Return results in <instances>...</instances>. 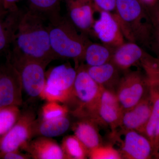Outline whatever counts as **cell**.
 I'll use <instances>...</instances> for the list:
<instances>
[{
	"instance_id": "obj_1",
	"label": "cell",
	"mask_w": 159,
	"mask_h": 159,
	"mask_svg": "<svg viewBox=\"0 0 159 159\" xmlns=\"http://www.w3.org/2000/svg\"><path fill=\"white\" fill-rule=\"evenodd\" d=\"M47 22L43 18L30 9L23 11L12 50L8 53L35 60L47 65L56 59L51 49Z\"/></svg>"
},
{
	"instance_id": "obj_2",
	"label": "cell",
	"mask_w": 159,
	"mask_h": 159,
	"mask_svg": "<svg viewBox=\"0 0 159 159\" xmlns=\"http://www.w3.org/2000/svg\"><path fill=\"white\" fill-rule=\"evenodd\" d=\"M50 44L56 59H71L77 63L83 60L87 45L85 34L78 30L67 17L60 15L48 21Z\"/></svg>"
},
{
	"instance_id": "obj_3",
	"label": "cell",
	"mask_w": 159,
	"mask_h": 159,
	"mask_svg": "<svg viewBox=\"0 0 159 159\" xmlns=\"http://www.w3.org/2000/svg\"><path fill=\"white\" fill-rule=\"evenodd\" d=\"M102 87L92 78L84 66L77 69L70 98L65 105L75 117L92 120Z\"/></svg>"
},
{
	"instance_id": "obj_4",
	"label": "cell",
	"mask_w": 159,
	"mask_h": 159,
	"mask_svg": "<svg viewBox=\"0 0 159 159\" xmlns=\"http://www.w3.org/2000/svg\"><path fill=\"white\" fill-rule=\"evenodd\" d=\"M77 69L67 64L54 67L46 73L45 85L40 98L65 104L70 98Z\"/></svg>"
},
{
	"instance_id": "obj_5",
	"label": "cell",
	"mask_w": 159,
	"mask_h": 159,
	"mask_svg": "<svg viewBox=\"0 0 159 159\" xmlns=\"http://www.w3.org/2000/svg\"><path fill=\"white\" fill-rule=\"evenodd\" d=\"M7 58L19 73L23 92L32 99L40 98L46 83L47 65L35 60L8 54Z\"/></svg>"
},
{
	"instance_id": "obj_6",
	"label": "cell",
	"mask_w": 159,
	"mask_h": 159,
	"mask_svg": "<svg viewBox=\"0 0 159 159\" xmlns=\"http://www.w3.org/2000/svg\"><path fill=\"white\" fill-rule=\"evenodd\" d=\"M116 13L124 37L129 42H142L145 37L142 6L138 0H116Z\"/></svg>"
},
{
	"instance_id": "obj_7",
	"label": "cell",
	"mask_w": 159,
	"mask_h": 159,
	"mask_svg": "<svg viewBox=\"0 0 159 159\" xmlns=\"http://www.w3.org/2000/svg\"><path fill=\"white\" fill-rule=\"evenodd\" d=\"M36 119L32 110L22 111L17 122L0 140V157L11 151L22 149L31 141Z\"/></svg>"
},
{
	"instance_id": "obj_8",
	"label": "cell",
	"mask_w": 159,
	"mask_h": 159,
	"mask_svg": "<svg viewBox=\"0 0 159 159\" xmlns=\"http://www.w3.org/2000/svg\"><path fill=\"white\" fill-rule=\"evenodd\" d=\"M148 79L140 72L130 71L121 77L116 89L117 98L123 111L133 107L145 98Z\"/></svg>"
},
{
	"instance_id": "obj_9",
	"label": "cell",
	"mask_w": 159,
	"mask_h": 159,
	"mask_svg": "<svg viewBox=\"0 0 159 159\" xmlns=\"http://www.w3.org/2000/svg\"><path fill=\"white\" fill-rule=\"evenodd\" d=\"M23 89L19 73L9 59L0 64V107L23 103Z\"/></svg>"
},
{
	"instance_id": "obj_10",
	"label": "cell",
	"mask_w": 159,
	"mask_h": 159,
	"mask_svg": "<svg viewBox=\"0 0 159 159\" xmlns=\"http://www.w3.org/2000/svg\"><path fill=\"white\" fill-rule=\"evenodd\" d=\"M123 112L116 93L102 88L95 107L92 121L95 122L99 120L102 123L109 125L114 132L120 126Z\"/></svg>"
},
{
	"instance_id": "obj_11",
	"label": "cell",
	"mask_w": 159,
	"mask_h": 159,
	"mask_svg": "<svg viewBox=\"0 0 159 159\" xmlns=\"http://www.w3.org/2000/svg\"><path fill=\"white\" fill-rule=\"evenodd\" d=\"M97 11H99V17L94 22L92 33L102 44L114 48L124 43V35L116 15L102 10Z\"/></svg>"
},
{
	"instance_id": "obj_12",
	"label": "cell",
	"mask_w": 159,
	"mask_h": 159,
	"mask_svg": "<svg viewBox=\"0 0 159 159\" xmlns=\"http://www.w3.org/2000/svg\"><path fill=\"white\" fill-rule=\"evenodd\" d=\"M68 18L81 33H92L94 13L97 10L93 0H65Z\"/></svg>"
},
{
	"instance_id": "obj_13",
	"label": "cell",
	"mask_w": 159,
	"mask_h": 159,
	"mask_svg": "<svg viewBox=\"0 0 159 159\" xmlns=\"http://www.w3.org/2000/svg\"><path fill=\"white\" fill-rule=\"evenodd\" d=\"M149 97L152 104L151 114L143 133L150 141L153 150L159 146V74L148 75Z\"/></svg>"
},
{
	"instance_id": "obj_14",
	"label": "cell",
	"mask_w": 159,
	"mask_h": 159,
	"mask_svg": "<svg viewBox=\"0 0 159 159\" xmlns=\"http://www.w3.org/2000/svg\"><path fill=\"white\" fill-rule=\"evenodd\" d=\"M152 104L150 97L144 98L129 109L123 111L120 127L126 131L134 130L143 133L151 114Z\"/></svg>"
},
{
	"instance_id": "obj_15",
	"label": "cell",
	"mask_w": 159,
	"mask_h": 159,
	"mask_svg": "<svg viewBox=\"0 0 159 159\" xmlns=\"http://www.w3.org/2000/svg\"><path fill=\"white\" fill-rule=\"evenodd\" d=\"M124 133L121 156L123 155L126 159L149 158L153 149L148 138L135 130H128Z\"/></svg>"
},
{
	"instance_id": "obj_16",
	"label": "cell",
	"mask_w": 159,
	"mask_h": 159,
	"mask_svg": "<svg viewBox=\"0 0 159 159\" xmlns=\"http://www.w3.org/2000/svg\"><path fill=\"white\" fill-rule=\"evenodd\" d=\"M33 159H66L61 146L52 138L37 137L22 148Z\"/></svg>"
},
{
	"instance_id": "obj_17",
	"label": "cell",
	"mask_w": 159,
	"mask_h": 159,
	"mask_svg": "<svg viewBox=\"0 0 159 159\" xmlns=\"http://www.w3.org/2000/svg\"><path fill=\"white\" fill-rule=\"evenodd\" d=\"M146 56L136 43L124 42L114 49L111 61L120 70L127 71Z\"/></svg>"
},
{
	"instance_id": "obj_18",
	"label": "cell",
	"mask_w": 159,
	"mask_h": 159,
	"mask_svg": "<svg viewBox=\"0 0 159 159\" xmlns=\"http://www.w3.org/2000/svg\"><path fill=\"white\" fill-rule=\"evenodd\" d=\"M23 12L18 9L0 15V54L10 51Z\"/></svg>"
},
{
	"instance_id": "obj_19",
	"label": "cell",
	"mask_w": 159,
	"mask_h": 159,
	"mask_svg": "<svg viewBox=\"0 0 159 159\" xmlns=\"http://www.w3.org/2000/svg\"><path fill=\"white\" fill-rule=\"evenodd\" d=\"M84 66L90 76L102 87L111 90L116 89L121 77L120 70L111 61L100 66Z\"/></svg>"
},
{
	"instance_id": "obj_20",
	"label": "cell",
	"mask_w": 159,
	"mask_h": 159,
	"mask_svg": "<svg viewBox=\"0 0 159 159\" xmlns=\"http://www.w3.org/2000/svg\"><path fill=\"white\" fill-rule=\"evenodd\" d=\"M70 126V121L67 116L50 120L37 118L33 129V138L59 136L67 131Z\"/></svg>"
},
{
	"instance_id": "obj_21",
	"label": "cell",
	"mask_w": 159,
	"mask_h": 159,
	"mask_svg": "<svg viewBox=\"0 0 159 159\" xmlns=\"http://www.w3.org/2000/svg\"><path fill=\"white\" fill-rule=\"evenodd\" d=\"M74 135L89 151L101 146V140L94 122L80 119L73 126Z\"/></svg>"
},
{
	"instance_id": "obj_22",
	"label": "cell",
	"mask_w": 159,
	"mask_h": 159,
	"mask_svg": "<svg viewBox=\"0 0 159 159\" xmlns=\"http://www.w3.org/2000/svg\"><path fill=\"white\" fill-rule=\"evenodd\" d=\"M115 48L104 44L89 42L84 50L83 60L86 66H94L104 64L111 61Z\"/></svg>"
},
{
	"instance_id": "obj_23",
	"label": "cell",
	"mask_w": 159,
	"mask_h": 159,
	"mask_svg": "<svg viewBox=\"0 0 159 159\" xmlns=\"http://www.w3.org/2000/svg\"><path fill=\"white\" fill-rule=\"evenodd\" d=\"M60 0H29L30 9L47 22L60 15Z\"/></svg>"
},
{
	"instance_id": "obj_24",
	"label": "cell",
	"mask_w": 159,
	"mask_h": 159,
	"mask_svg": "<svg viewBox=\"0 0 159 159\" xmlns=\"http://www.w3.org/2000/svg\"><path fill=\"white\" fill-rule=\"evenodd\" d=\"M61 146L66 159H84L88 157V151L74 135L65 137Z\"/></svg>"
},
{
	"instance_id": "obj_25",
	"label": "cell",
	"mask_w": 159,
	"mask_h": 159,
	"mask_svg": "<svg viewBox=\"0 0 159 159\" xmlns=\"http://www.w3.org/2000/svg\"><path fill=\"white\" fill-rule=\"evenodd\" d=\"M21 112L16 106L0 107V140L17 122Z\"/></svg>"
},
{
	"instance_id": "obj_26",
	"label": "cell",
	"mask_w": 159,
	"mask_h": 159,
	"mask_svg": "<svg viewBox=\"0 0 159 159\" xmlns=\"http://www.w3.org/2000/svg\"><path fill=\"white\" fill-rule=\"evenodd\" d=\"M60 102L49 101L43 106L39 118L44 120H50L61 118L68 116L69 109L64 104Z\"/></svg>"
},
{
	"instance_id": "obj_27",
	"label": "cell",
	"mask_w": 159,
	"mask_h": 159,
	"mask_svg": "<svg viewBox=\"0 0 159 159\" xmlns=\"http://www.w3.org/2000/svg\"><path fill=\"white\" fill-rule=\"evenodd\" d=\"M88 157L92 159H122L121 154L111 146H100L88 152Z\"/></svg>"
},
{
	"instance_id": "obj_28",
	"label": "cell",
	"mask_w": 159,
	"mask_h": 159,
	"mask_svg": "<svg viewBox=\"0 0 159 159\" xmlns=\"http://www.w3.org/2000/svg\"><path fill=\"white\" fill-rule=\"evenodd\" d=\"M97 7V10L108 11L112 13V11L116 10V0H93Z\"/></svg>"
},
{
	"instance_id": "obj_29",
	"label": "cell",
	"mask_w": 159,
	"mask_h": 159,
	"mask_svg": "<svg viewBox=\"0 0 159 159\" xmlns=\"http://www.w3.org/2000/svg\"><path fill=\"white\" fill-rule=\"evenodd\" d=\"M1 159H31V157L27 153H25L20 150L11 151L4 154L0 157Z\"/></svg>"
},
{
	"instance_id": "obj_30",
	"label": "cell",
	"mask_w": 159,
	"mask_h": 159,
	"mask_svg": "<svg viewBox=\"0 0 159 159\" xmlns=\"http://www.w3.org/2000/svg\"><path fill=\"white\" fill-rule=\"evenodd\" d=\"M20 0H2L3 7L6 11H12L18 9L16 3Z\"/></svg>"
},
{
	"instance_id": "obj_31",
	"label": "cell",
	"mask_w": 159,
	"mask_h": 159,
	"mask_svg": "<svg viewBox=\"0 0 159 159\" xmlns=\"http://www.w3.org/2000/svg\"><path fill=\"white\" fill-rule=\"evenodd\" d=\"M8 11H6L3 7L2 0H0V15L5 13Z\"/></svg>"
},
{
	"instance_id": "obj_32",
	"label": "cell",
	"mask_w": 159,
	"mask_h": 159,
	"mask_svg": "<svg viewBox=\"0 0 159 159\" xmlns=\"http://www.w3.org/2000/svg\"><path fill=\"white\" fill-rule=\"evenodd\" d=\"M144 1L145 2L148 3V4H152V3H153L155 0H142Z\"/></svg>"
},
{
	"instance_id": "obj_33",
	"label": "cell",
	"mask_w": 159,
	"mask_h": 159,
	"mask_svg": "<svg viewBox=\"0 0 159 159\" xmlns=\"http://www.w3.org/2000/svg\"></svg>"
}]
</instances>
